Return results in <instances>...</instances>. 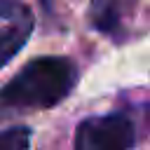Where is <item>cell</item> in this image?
I'll return each mask as SVG.
<instances>
[{
	"label": "cell",
	"instance_id": "1",
	"mask_svg": "<svg viewBox=\"0 0 150 150\" xmlns=\"http://www.w3.org/2000/svg\"><path fill=\"white\" fill-rule=\"evenodd\" d=\"M77 68L66 56H38L28 61L2 89L0 110L23 112L59 105L75 87Z\"/></svg>",
	"mask_w": 150,
	"mask_h": 150
},
{
	"label": "cell",
	"instance_id": "2",
	"mask_svg": "<svg viewBox=\"0 0 150 150\" xmlns=\"http://www.w3.org/2000/svg\"><path fill=\"white\" fill-rule=\"evenodd\" d=\"M136 141L134 122L122 112L87 117L75 129V150H131Z\"/></svg>",
	"mask_w": 150,
	"mask_h": 150
},
{
	"label": "cell",
	"instance_id": "4",
	"mask_svg": "<svg viewBox=\"0 0 150 150\" xmlns=\"http://www.w3.org/2000/svg\"><path fill=\"white\" fill-rule=\"evenodd\" d=\"M89 21L101 33H115L122 21V0H94Z\"/></svg>",
	"mask_w": 150,
	"mask_h": 150
},
{
	"label": "cell",
	"instance_id": "5",
	"mask_svg": "<svg viewBox=\"0 0 150 150\" xmlns=\"http://www.w3.org/2000/svg\"><path fill=\"white\" fill-rule=\"evenodd\" d=\"M33 131L28 127H9L0 129V150H28Z\"/></svg>",
	"mask_w": 150,
	"mask_h": 150
},
{
	"label": "cell",
	"instance_id": "3",
	"mask_svg": "<svg viewBox=\"0 0 150 150\" xmlns=\"http://www.w3.org/2000/svg\"><path fill=\"white\" fill-rule=\"evenodd\" d=\"M33 12L21 0H0V68L7 66L33 33Z\"/></svg>",
	"mask_w": 150,
	"mask_h": 150
}]
</instances>
